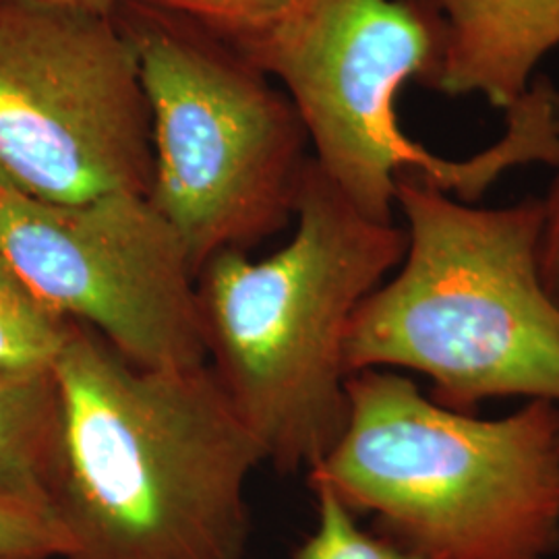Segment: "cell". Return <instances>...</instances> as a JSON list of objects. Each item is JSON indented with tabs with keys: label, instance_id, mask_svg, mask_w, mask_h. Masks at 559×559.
Listing matches in <instances>:
<instances>
[{
	"label": "cell",
	"instance_id": "obj_12",
	"mask_svg": "<svg viewBox=\"0 0 559 559\" xmlns=\"http://www.w3.org/2000/svg\"><path fill=\"white\" fill-rule=\"evenodd\" d=\"M318 500V528L302 540L295 559H425L380 533L362 531L355 514L323 485H311Z\"/></svg>",
	"mask_w": 559,
	"mask_h": 559
},
{
	"label": "cell",
	"instance_id": "obj_4",
	"mask_svg": "<svg viewBox=\"0 0 559 559\" xmlns=\"http://www.w3.org/2000/svg\"><path fill=\"white\" fill-rule=\"evenodd\" d=\"M348 420L309 471L381 537L425 559H549L559 549V404L456 413L399 373L346 380Z\"/></svg>",
	"mask_w": 559,
	"mask_h": 559
},
{
	"label": "cell",
	"instance_id": "obj_5",
	"mask_svg": "<svg viewBox=\"0 0 559 559\" xmlns=\"http://www.w3.org/2000/svg\"><path fill=\"white\" fill-rule=\"evenodd\" d=\"M152 119L150 200L200 274L216 253L260 242L295 216L307 131L293 102L239 50L191 21L127 0Z\"/></svg>",
	"mask_w": 559,
	"mask_h": 559
},
{
	"label": "cell",
	"instance_id": "obj_3",
	"mask_svg": "<svg viewBox=\"0 0 559 559\" xmlns=\"http://www.w3.org/2000/svg\"><path fill=\"white\" fill-rule=\"evenodd\" d=\"M406 253L360 302L346 373H423L441 406L475 415L485 400L559 404V307L539 276L540 200L475 207L413 173L396 179Z\"/></svg>",
	"mask_w": 559,
	"mask_h": 559
},
{
	"label": "cell",
	"instance_id": "obj_9",
	"mask_svg": "<svg viewBox=\"0 0 559 559\" xmlns=\"http://www.w3.org/2000/svg\"><path fill=\"white\" fill-rule=\"evenodd\" d=\"M445 27L438 94L508 110L559 46V0H431Z\"/></svg>",
	"mask_w": 559,
	"mask_h": 559
},
{
	"label": "cell",
	"instance_id": "obj_13",
	"mask_svg": "<svg viewBox=\"0 0 559 559\" xmlns=\"http://www.w3.org/2000/svg\"><path fill=\"white\" fill-rule=\"evenodd\" d=\"M162 13L177 15L233 41L260 32L293 0H133Z\"/></svg>",
	"mask_w": 559,
	"mask_h": 559
},
{
	"label": "cell",
	"instance_id": "obj_8",
	"mask_svg": "<svg viewBox=\"0 0 559 559\" xmlns=\"http://www.w3.org/2000/svg\"><path fill=\"white\" fill-rule=\"evenodd\" d=\"M0 258L46 307L135 367L207 362L198 274L147 195L48 203L0 182Z\"/></svg>",
	"mask_w": 559,
	"mask_h": 559
},
{
	"label": "cell",
	"instance_id": "obj_1",
	"mask_svg": "<svg viewBox=\"0 0 559 559\" xmlns=\"http://www.w3.org/2000/svg\"><path fill=\"white\" fill-rule=\"evenodd\" d=\"M62 559H242L265 462L210 362L141 369L71 323L55 365Z\"/></svg>",
	"mask_w": 559,
	"mask_h": 559
},
{
	"label": "cell",
	"instance_id": "obj_7",
	"mask_svg": "<svg viewBox=\"0 0 559 559\" xmlns=\"http://www.w3.org/2000/svg\"><path fill=\"white\" fill-rule=\"evenodd\" d=\"M0 182L48 203L150 198V106L117 15L0 2Z\"/></svg>",
	"mask_w": 559,
	"mask_h": 559
},
{
	"label": "cell",
	"instance_id": "obj_11",
	"mask_svg": "<svg viewBox=\"0 0 559 559\" xmlns=\"http://www.w3.org/2000/svg\"><path fill=\"white\" fill-rule=\"evenodd\" d=\"M71 323L46 307L0 258V376L52 371Z\"/></svg>",
	"mask_w": 559,
	"mask_h": 559
},
{
	"label": "cell",
	"instance_id": "obj_15",
	"mask_svg": "<svg viewBox=\"0 0 559 559\" xmlns=\"http://www.w3.org/2000/svg\"><path fill=\"white\" fill-rule=\"evenodd\" d=\"M537 263H539L540 282L547 295L559 307V170L547 198L540 200Z\"/></svg>",
	"mask_w": 559,
	"mask_h": 559
},
{
	"label": "cell",
	"instance_id": "obj_2",
	"mask_svg": "<svg viewBox=\"0 0 559 559\" xmlns=\"http://www.w3.org/2000/svg\"><path fill=\"white\" fill-rule=\"evenodd\" d=\"M295 218L274 255L228 249L198 274L207 362L282 473L316 468L340 440L350 321L406 253L404 228L367 218L313 158Z\"/></svg>",
	"mask_w": 559,
	"mask_h": 559
},
{
	"label": "cell",
	"instance_id": "obj_10",
	"mask_svg": "<svg viewBox=\"0 0 559 559\" xmlns=\"http://www.w3.org/2000/svg\"><path fill=\"white\" fill-rule=\"evenodd\" d=\"M62 459V400L55 369L0 376V498L52 512Z\"/></svg>",
	"mask_w": 559,
	"mask_h": 559
},
{
	"label": "cell",
	"instance_id": "obj_6",
	"mask_svg": "<svg viewBox=\"0 0 559 559\" xmlns=\"http://www.w3.org/2000/svg\"><path fill=\"white\" fill-rule=\"evenodd\" d=\"M230 44L282 83L311 158L371 221L394 222L402 173L466 203L503 175L493 147L450 160L400 127L402 87L415 81L436 90L440 78L445 27L431 0H293L260 32Z\"/></svg>",
	"mask_w": 559,
	"mask_h": 559
},
{
	"label": "cell",
	"instance_id": "obj_14",
	"mask_svg": "<svg viewBox=\"0 0 559 559\" xmlns=\"http://www.w3.org/2000/svg\"><path fill=\"white\" fill-rule=\"evenodd\" d=\"M67 537L48 508L0 498V559H62Z\"/></svg>",
	"mask_w": 559,
	"mask_h": 559
},
{
	"label": "cell",
	"instance_id": "obj_16",
	"mask_svg": "<svg viewBox=\"0 0 559 559\" xmlns=\"http://www.w3.org/2000/svg\"><path fill=\"white\" fill-rule=\"evenodd\" d=\"M0 2H23V4H38L50 9H64L75 13H87L98 17H115L122 0H0Z\"/></svg>",
	"mask_w": 559,
	"mask_h": 559
}]
</instances>
